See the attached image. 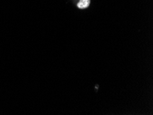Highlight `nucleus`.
Instances as JSON below:
<instances>
[{"label":"nucleus","instance_id":"obj_1","mask_svg":"<svg viewBox=\"0 0 153 115\" xmlns=\"http://www.w3.org/2000/svg\"><path fill=\"white\" fill-rule=\"evenodd\" d=\"M90 5V0H80L77 4V6L80 9L87 8Z\"/></svg>","mask_w":153,"mask_h":115}]
</instances>
